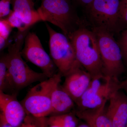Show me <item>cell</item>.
Wrapping results in <instances>:
<instances>
[{"mask_svg":"<svg viewBox=\"0 0 127 127\" xmlns=\"http://www.w3.org/2000/svg\"><path fill=\"white\" fill-rule=\"evenodd\" d=\"M33 0V1H34V0Z\"/></svg>","mask_w":127,"mask_h":127,"instance_id":"83f0119b","label":"cell"},{"mask_svg":"<svg viewBox=\"0 0 127 127\" xmlns=\"http://www.w3.org/2000/svg\"><path fill=\"white\" fill-rule=\"evenodd\" d=\"M77 117L73 111L45 118V127H77Z\"/></svg>","mask_w":127,"mask_h":127,"instance_id":"2e32d148","label":"cell"},{"mask_svg":"<svg viewBox=\"0 0 127 127\" xmlns=\"http://www.w3.org/2000/svg\"><path fill=\"white\" fill-rule=\"evenodd\" d=\"M104 103L101 106L92 109L73 110L78 118L83 120L91 127H114L105 112Z\"/></svg>","mask_w":127,"mask_h":127,"instance_id":"5bb4252c","label":"cell"},{"mask_svg":"<svg viewBox=\"0 0 127 127\" xmlns=\"http://www.w3.org/2000/svg\"><path fill=\"white\" fill-rule=\"evenodd\" d=\"M29 30L18 31L14 36V42L8 47L6 54L7 66V79L9 89L16 94L31 84L40 82L49 78L43 72H38L30 68L23 59L21 51Z\"/></svg>","mask_w":127,"mask_h":127,"instance_id":"6da1fadb","label":"cell"},{"mask_svg":"<svg viewBox=\"0 0 127 127\" xmlns=\"http://www.w3.org/2000/svg\"><path fill=\"white\" fill-rule=\"evenodd\" d=\"M24 44L21 54L26 60L39 67L49 78L58 72L56 66L46 52L35 33L28 32Z\"/></svg>","mask_w":127,"mask_h":127,"instance_id":"9c48e42d","label":"cell"},{"mask_svg":"<svg viewBox=\"0 0 127 127\" xmlns=\"http://www.w3.org/2000/svg\"><path fill=\"white\" fill-rule=\"evenodd\" d=\"M72 0H41L37 11L42 21L56 26L68 38L82 26L86 25L81 19Z\"/></svg>","mask_w":127,"mask_h":127,"instance_id":"7a4b0ae2","label":"cell"},{"mask_svg":"<svg viewBox=\"0 0 127 127\" xmlns=\"http://www.w3.org/2000/svg\"><path fill=\"white\" fill-rule=\"evenodd\" d=\"M49 35L50 55L62 76H65L79 64L76 58L71 42L68 37L56 32L45 23Z\"/></svg>","mask_w":127,"mask_h":127,"instance_id":"52a82bcc","label":"cell"},{"mask_svg":"<svg viewBox=\"0 0 127 127\" xmlns=\"http://www.w3.org/2000/svg\"><path fill=\"white\" fill-rule=\"evenodd\" d=\"M109 105L105 110L107 116L114 127H126L127 124V95L122 90L111 94Z\"/></svg>","mask_w":127,"mask_h":127,"instance_id":"7c38bea8","label":"cell"},{"mask_svg":"<svg viewBox=\"0 0 127 127\" xmlns=\"http://www.w3.org/2000/svg\"><path fill=\"white\" fill-rule=\"evenodd\" d=\"M11 0H0V18H7L12 11L10 10Z\"/></svg>","mask_w":127,"mask_h":127,"instance_id":"603a6c76","label":"cell"},{"mask_svg":"<svg viewBox=\"0 0 127 127\" xmlns=\"http://www.w3.org/2000/svg\"><path fill=\"white\" fill-rule=\"evenodd\" d=\"M119 82L104 77L92 78L88 88L75 103L77 110L96 109L106 103L112 93L118 90Z\"/></svg>","mask_w":127,"mask_h":127,"instance_id":"ba28073f","label":"cell"},{"mask_svg":"<svg viewBox=\"0 0 127 127\" xmlns=\"http://www.w3.org/2000/svg\"><path fill=\"white\" fill-rule=\"evenodd\" d=\"M45 118H37L27 115L19 127H45Z\"/></svg>","mask_w":127,"mask_h":127,"instance_id":"44dd1931","label":"cell"},{"mask_svg":"<svg viewBox=\"0 0 127 127\" xmlns=\"http://www.w3.org/2000/svg\"></svg>","mask_w":127,"mask_h":127,"instance_id":"4316f807","label":"cell"},{"mask_svg":"<svg viewBox=\"0 0 127 127\" xmlns=\"http://www.w3.org/2000/svg\"><path fill=\"white\" fill-rule=\"evenodd\" d=\"M16 96L15 94L9 95L0 91V126L18 127L24 121L26 113Z\"/></svg>","mask_w":127,"mask_h":127,"instance_id":"30bf717a","label":"cell"},{"mask_svg":"<svg viewBox=\"0 0 127 127\" xmlns=\"http://www.w3.org/2000/svg\"><path fill=\"white\" fill-rule=\"evenodd\" d=\"M121 0H93L84 9L86 24L91 28L120 34L119 10Z\"/></svg>","mask_w":127,"mask_h":127,"instance_id":"5b68a950","label":"cell"},{"mask_svg":"<svg viewBox=\"0 0 127 127\" xmlns=\"http://www.w3.org/2000/svg\"><path fill=\"white\" fill-rule=\"evenodd\" d=\"M127 28V0H121L119 10V29L120 33Z\"/></svg>","mask_w":127,"mask_h":127,"instance_id":"ffe728a7","label":"cell"},{"mask_svg":"<svg viewBox=\"0 0 127 127\" xmlns=\"http://www.w3.org/2000/svg\"><path fill=\"white\" fill-rule=\"evenodd\" d=\"M12 27L6 18L0 19V37L9 39Z\"/></svg>","mask_w":127,"mask_h":127,"instance_id":"7402d4cb","label":"cell"},{"mask_svg":"<svg viewBox=\"0 0 127 127\" xmlns=\"http://www.w3.org/2000/svg\"><path fill=\"white\" fill-rule=\"evenodd\" d=\"M11 4L14 13L28 27L42 21L37 10L34 9L32 0H11Z\"/></svg>","mask_w":127,"mask_h":127,"instance_id":"9a60e30c","label":"cell"},{"mask_svg":"<svg viewBox=\"0 0 127 127\" xmlns=\"http://www.w3.org/2000/svg\"><path fill=\"white\" fill-rule=\"evenodd\" d=\"M118 88L120 90L124 91L127 95V78L122 81L119 82Z\"/></svg>","mask_w":127,"mask_h":127,"instance_id":"d4e9b609","label":"cell"},{"mask_svg":"<svg viewBox=\"0 0 127 127\" xmlns=\"http://www.w3.org/2000/svg\"><path fill=\"white\" fill-rule=\"evenodd\" d=\"M9 89L7 79V66L6 54L1 56L0 59V91L5 93Z\"/></svg>","mask_w":127,"mask_h":127,"instance_id":"e0dca14e","label":"cell"},{"mask_svg":"<svg viewBox=\"0 0 127 127\" xmlns=\"http://www.w3.org/2000/svg\"></svg>","mask_w":127,"mask_h":127,"instance_id":"f1b7e54d","label":"cell"},{"mask_svg":"<svg viewBox=\"0 0 127 127\" xmlns=\"http://www.w3.org/2000/svg\"><path fill=\"white\" fill-rule=\"evenodd\" d=\"M62 77L58 72L29 90L21 102L27 115L37 118L46 117L50 115L52 92L55 85L61 82Z\"/></svg>","mask_w":127,"mask_h":127,"instance_id":"8992f818","label":"cell"},{"mask_svg":"<svg viewBox=\"0 0 127 127\" xmlns=\"http://www.w3.org/2000/svg\"><path fill=\"white\" fill-rule=\"evenodd\" d=\"M91 29L97 40L103 76L107 79L119 81V78L125 72L126 67L123 62L120 47L114 37V35L103 29Z\"/></svg>","mask_w":127,"mask_h":127,"instance_id":"277c9868","label":"cell"},{"mask_svg":"<svg viewBox=\"0 0 127 127\" xmlns=\"http://www.w3.org/2000/svg\"><path fill=\"white\" fill-rule=\"evenodd\" d=\"M6 18L9 22L12 28H17L19 31H25L30 29V28L28 27L20 18L18 17L13 10H12L10 14Z\"/></svg>","mask_w":127,"mask_h":127,"instance_id":"ac0fdd59","label":"cell"},{"mask_svg":"<svg viewBox=\"0 0 127 127\" xmlns=\"http://www.w3.org/2000/svg\"><path fill=\"white\" fill-rule=\"evenodd\" d=\"M120 34L117 41L121 50L124 64L127 68V28L121 32Z\"/></svg>","mask_w":127,"mask_h":127,"instance_id":"d6986e66","label":"cell"},{"mask_svg":"<svg viewBox=\"0 0 127 127\" xmlns=\"http://www.w3.org/2000/svg\"><path fill=\"white\" fill-rule=\"evenodd\" d=\"M62 87L75 103L86 91L92 78L79 64L64 76Z\"/></svg>","mask_w":127,"mask_h":127,"instance_id":"8fae6325","label":"cell"},{"mask_svg":"<svg viewBox=\"0 0 127 127\" xmlns=\"http://www.w3.org/2000/svg\"><path fill=\"white\" fill-rule=\"evenodd\" d=\"M69 39L78 62L92 78L104 77L97 40L93 31L84 25L75 31Z\"/></svg>","mask_w":127,"mask_h":127,"instance_id":"3957f363","label":"cell"},{"mask_svg":"<svg viewBox=\"0 0 127 127\" xmlns=\"http://www.w3.org/2000/svg\"><path fill=\"white\" fill-rule=\"evenodd\" d=\"M60 83L55 85L52 92L51 116L70 112L75 108V102L64 90Z\"/></svg>","mask_w":127,"mask_h":127,"instance_id":"4fadbf2b","label":"cell"},{"mask_svg":"<svg viewBox=\"0 0 127 127\" xmlns=\"http://www.w3.org/2000/svg\"><path fill=\"white\" fill-rule=\"evenodd\" d=\"M76 5L82 7L84 9L93 0H72Z\"/></svg>","mask_w":127,"mask_h":127,"instance_id":"cb8c5ba5","label":"cell"},{"mask_svg":"<svg viewBox=\"0 0 127 127\" xmlns=\"http://www.w3.org/2000/svg\"><path fill=\"white\" fill-rule=\"evenodd\" d=\"M77 127H91V126H89L88 124L87 123H83L80 125H78Z\"/></svg>","mask_w":127,"mask_h":127,"instance_id":"484cf974","label":"cell"}]
</instances>
